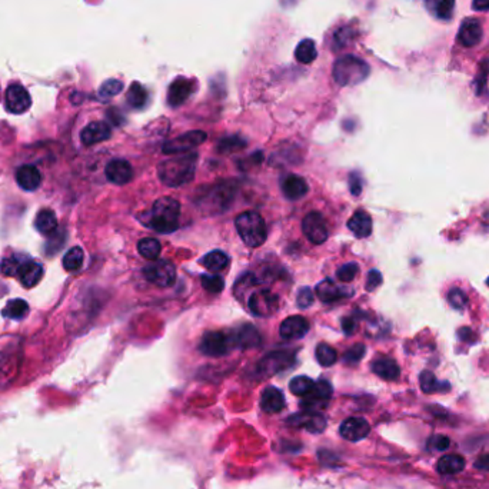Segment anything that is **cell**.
<instances>
[{"label": "cell", "mask_w": 489, "mask_h": 489, "mask_svg": "<svg viewBox=\"0 0 489 489\" xmlns=\"http://www.w3.org/2000/svg\"><path fill=\"white\" fill-rule=\"evenodd\" d=\"M197 153H184L160 162L157 175L160 182L169 188H180L189 184L195 176Z\"/></svg>", "instance_id": "6da1fadb"}, {"label": "cell", "mask_w": 489, "mask_h": 489, "mask_svg": "<svg viewBox=\"0 0 489 489\" xmlns=\"http://www.w3.org/2000/svg\"><path fill=\"white\" fill-rule=\"evenodd\" d=\"M180 204L173 197H160L153 204L151 228L159 233H172L179 228Z\"/></svg>", "instance_id": "7a4b0ae2"}, {"label": "cell", "mask_w": 489, "mask_h": 489, "mask_svg": "<svg viewBox=\"0 0 489 489\" xmlns=\"http://www.w3.org/2000/svg\"><path fill=\"white\" fill-rule=\"evenodd\" d=\"M235 226H237L242 242L250 248L262 246L268 238L263 217L253 210L238 215L237 221H235Z\"/></svg>", "instance_id": "3957f363"}, {"label": "cell", "mask_w": 489, "mask_h": 489, "mask_svg": "<svg viewBox=\"0 0 489 489\" xmlns=\"http://www.w3.org/2000/svg\"><path fill=\"white\" fill-rule=\"evenodd\" d=\"M369 66L352 54L339 58L334 65V79L340 86H354L369 76Z\"/></svg>", "instance_id": "277c9868"}, {"label": "cell", "mask_w": 489, "mask_h": 489, "mask_svg": "<svg viewBox=\"0 0 489 489\" xmlns=\"http://www.w3.org/2000/svg\"><path fill=\"white\" fill-rule=\"evenodd\" d=\"M233 347H235L233 334L213 331V332H206L202 336L201 343H199V351L206 356L219 358L229 354Z\"/></svg>", "instance_id": "5b68a950"}, {"label": "cell", "mask_w": 489, "mask_h": 489, "mask_svg": "<svg viewBox=\"0 0 489 489\" xmlns=\"http://www.w3.org/2000/svg\"><path fill=\"white\" fill-rule=\"evenodd\" d=\"M143 275L151 283L159 287H168L176 281V268L171 261L159 259L144 266Z\"/></svg>", "instance_id": "8992f818"}, {"label": "cell", "mask_w": 489, "mask_h": 489, "mask_svg": "<svg viewBox=\"0 0 489 489\" xmlns=\"http://www.w3.org/2000/svg\"><path fill=\"white\" fill-rule=\"evenodd\" d=\"M332 385L328 380H318L315 382L314 388L303 396V401L301 402V408L306 412H316L319 413L326 405L329 404L332 396Z\"/></svg>", "instance_id": "52a82bcc"}, {"label": "cell", "mask_w": 489, "mask_h": 489, "mask_svg": "<svg viewBox=\"0 0 489 489\" xmlns=\"http://www.w3.org/2000/svg\"><path fill=\"white\" fill-rule=\"evenodd\" d=\"M248 307L255 316L268 318L275 315L279 309V298L268 289H262V291H257L250 295Z\"/></svg>", "instance_id": "ba28073f"}, {"label": "cell", "mask_w": 489, "mask_h": 489, "mask_svg": "<svg viewBox=\"0 0 489 489\" xmlns=\"http://www.w3.org/2000/svg\"><path fill=\"white\" fill-rule=\"evenodd\" d=\"M302 230L307 241L314 245H322L328 241V228L319 212H311L303 217Z\"/></svg>", "instance_id": "9c48e42d"}, {"label": "cell", "mask_w": 489, "mask_h": 489, "mask_svg": "<svg viewBox=\"0 0 489 489\" xmlns=\"http://www.w3.org/2000/svg\"><path fill=\"white\" fill-rule=\"evenodd\" d=\"M206 140V133L202 131H192L189 133L180 135L176 139L163 144L162 151L166 155L175 153H188L192 149L197 148L199 144H202Z\"/></svg>", "instance_id": "30bf717a"}, {"label": "cell", "mask_w": 489, "mask_h": 489, "mask_svg": "<svg viewBox=\"0 0 489 489\" xmlns=\"http://www.w3.org/2000/svg\"><path fill=\"white\" fill-rule=\"evenodd\" d=\"M8 112L21 115L29 111L32 105V99L28 90L22 85H10L6 90V100H5Z\"/></svg>", "instance_id": "8fae6325"}, {"label": "cell", "mask_w": 489, "mask_h": 489, "mask_svg": "<svg viewBox=\"0 0 489 489\" xmlns=\"http://www.w3.org/2000/svg\"><path fill=\"white\" fill-rule=\"evenodd\" d=\"M339 432H340L343 439L351 441V442H358V441H362L368 437L369 432H371V425L367 420L354 416V418H348L342 422Z\"/></svg>", "instance_id": "7c38bea8"}, {"label": "cell", "mask_w": 489, "mask_h": 489, "mask_svg": "<svg viewBox=\"0 0 489 489\" xmlns=\"http://www.w3.org/2000/svg\"><path fill=\"white\" fill-rule=\"evenodd\" d=\"M482 41V25L477 17L464 19L458 33V42L465 47H474Z\"/></svg>", "instance_id": "4fadbf2b"}, {"label": "cell", "mask_w": 489, "mask_h": 489, "mask_svg": "<svg viewBox=\"0 0 489 489\" xmlns=\"http://www.w3.org/2000/svg\"><path fill=\"white\" fill-rule=\"evenodd\" d=\"M195 82L186 78H177L172 82L168 90V103L172 107H177L184 105L189 96L195 92Z\"/></svg>", "instance_id": "5bb4252c"}, {"label": "cell", "mask_w": 489, "mask_h": 489, "mask_svg": "<svg viewBox=\"0 0 489 489\" xmlns=\"http://www.w3.org/2000/svg\"><path fill=\"white\" fill-rule=\"evenodd\" d=\"M316 296L323 302V303H332L336 301H340L343 298L352 296V289L342 287L336 285L332 279H323L316 285Z\"/></svg>", "instance_id": "9a60e30c"}, {"label": "cell", "mask_w": 489, "mask_h": 489, "mask_svg": "<svg viewBox=\"0 0 489 489\" xmlns=\"http://www.w3.org/2000/svg\"><path fill=\"white\" fill-rule=\"evenodd\" d=\"M106 177L115 185H126L131 182L133 176V169L131 163L124 159H115L107 163L106 166Z\"/></svg>", "instance_id": "2e32d148"}, {"label": "cell", "mask_w": 489, "mask_h": 489, "mask_svg": "<svg viewBox=\"0 0 489 489\" xmlns=\"http://www.w3.org/2000/svg\"><path fill=\"white\" fill-rule=\"evenodd\" d=\"M287 422L292 426L305 428L314 433H320L326 428V420L320 413L316 412H299L296 415H292L291 418L287 420Z\"/></svg>", "instance_id": "e0dca14e"}, {"label": "cell", "mask_w": 489, "mask_h": 489, "mask_svg": "<svg viewBox=\"0 0 489 489\" xmlns=\"http://www.w3.org/2000/svg\"><path fill=\"white\" fill-rule=\"evenodd\" d=\"M279 332L283 339H301L309 332V322L301 315L289 316L281 323Z\"/></svg>", "instance_id": "ac0fdd59"}, {"label": "cell", "mask_w": 489, "mask_h": 489, "mask_svg": "<svg viewBox=\"0 0 489 489\" xmlns=\"http://www.w3.org/2000/svg\"><path fill=\"white\" fill-rule=\"evenodd\" d=\"M233 340H235V347H239L242 349H250V348H258L261 345L262 336L255 326L246 323L241 326L237 332H233Z\"/></svg>", "instance_id": "d6986e66"}, {"label": "cell", "mask_w": 489, "mask_h": 489, "mask_svg": "<svg viewBox=\"0 0 489 489\" xmlns=\"http://www.w3.org/2000/svg\"><path fill=\"white\" fill-rule=\"evenodd\" d=\"M111 133L112 132H111V128H109L107 123L92 122V123H89L86 128L82 131L80 139L86 144V146H90V144H96L99 142L109 139L111 138Z\"/></svg>", "instance_id": "ffe728a7"}, {"label": "cell", "mask_w": 489, "mask_h": 489, "mask_svg": "<svg viewBox=\"0 0 489 489\" xmlns=\"http://www.w3.org/2000/svg\"><path fill=\"white\" fill-rule=\"evenodd\" d=\"M282 192L291 201H298V199H302L309 192V186H307L306 180L302 176L289 175L282 182Z\"/></svg>", "instance_id": "44dd1931"}, {"label": "cell", "mask_w": 489, "mask_h": 489, "mask_svg": "<svg viewBox=\"0 0 489 489\" xmlns=\"http://www.w3.org/2000/svg\"><path fill=\"white\" fill-rule=\"evenodd\" d=\"M16 180H17V185H19L22 189L34 191L41 186L42 176L36 166L25 165V166L17 169Z\"/></svg>", "instance_id": "7402d4cb"}, {"label": "cell", "mask_w": 489, "mask_h": 489, "mask_svg": "<svg viewBox=\"0 0 489 489\" xmlns=\"http://www.w3.org/2000/svg\"><path fill=\"white\" fill-rule=\"evenodd\" d=\"M261 408L266 413H278L285 408L283 393L274 387H269L261 396Z\"/></svg>", "instance_id": "603a6c76"}, {"label": "cell", "mask_w": 489, "mask_h": 489, "mask_svg": "<svg viewBox=\"0 0 489 489\" xmlns=\"http://www.w3.org/2000/svg\"><path fill=\"white\" fill-rule=\"evenodd\" d=\"M348 228L356 238H359V239L368 238L369 235L372 233V219H371V216L364 210L355 212L352 215L351 219L348 221Z\"/></svg>", "instance_id": "cb8c5ba5"}, {"label": "cell", "mask_w": 489, "mask_h": 489, "mask_svg": "<svg viewBox=\"0 0 489 489\" xmlns=\"http://www.w3.org/2000/svg\"><path fill=\"white\" fill-rule=\"evenodd\" d=\"M372 371L379 378H382L385 380H396L401 375L400 367H398V364L392 358H388V356L375 359L372 362Z\"/></svg>", "instance_id": "d4e9b609"}, {"label": "cell", "mask_w": 489, "mask_h": 489, "mask_svg": "<svg viewBox=\"0 0 489 489\" xmlns=\"http://www.w3.org/2000/svg\"><path fill=\"white\" fill-rule=\"evenodd\" d=\"M428 12L439 21H450L455 10V0H425Z\"/></svg>", "instance_id": "484cf974"}, {"label": "cell", "mask_w": 489, "mask_h": 489, "mask_svg": "<svg viewBox=\"0 0 489 489\" xmlns=\"http://www.w3.org/2000/svg\"><path fill=\"white\" fill-rule=\"evenodd\" d=\"M43 276V268L41 263L34 261H28L23 262L21 270H19V278L23 286L26 287H33L41 282Z\"/></svg>", "instance_id": "4316f807"}, {"label": "cell", "mask_w": 489, "mask_h": 489, "mask_svg": "<svg viewBox=\"0 0 489 489\" xmlns=\"http://www.w3.org/2000/svg\"><path fill=\"white\" fill-rule=\"evenodd\" d=\"M292 356L291 354L286 352H274L268 355L263 360H262V371H265L266 373H275L278 371H282L285 368H287L291 365Z\"/></svg>", "instance_id": "83f0119b"}, {"label": "cell", "mask_w": 489, "mask_h": 489, "mask_svg": "<svg viewBox=\"0 0 489 489\" xmlns=\"http://www.w3.org/2000/svg\"><path fill=\"white\" fill-rule=\"evenodd\" d=\"M465 468V459L461 455H445L439 458L437 470L441 475H455Z\"/></svg>", "instance_id": "f1b7e54d"}, {"label": "cell", "mask_w": 489, "mask_h": 489, "mask_svg": "<svg viewBox=\"0 0 489 489\" xmlns=\"http://www.w3.org/2000/svg\"><path fill=\"white\" fill-rule=\"evenodd\" d=\"M230 259L222 250H212L201 259V263L210 272H221L228 268Z\"/></svg>", "instance_id": "f546056e"}, {"label": "cell", "mask_w": 489, "mask_h": 489, "mask_svg": "<svg viewBox=\"0 0 489 489\" xmlns=\"http://www.w3.org/2000/svg\"><path fill=\"white\" fill-rule=\"evenodd\" d=\"M34 226L36 229H38L41 233L43 235H50L53 233L54 230L58 229V219H56V215H54L52 210L49 209H43L38 213V216H36V221H34Z\"/></svg>", "instance_id": "4dcf8cb0"}, {"label": "cell", "mask_w": 489, "mask_h": 489, "mask_svg": "<svg viewBox=\"0 0 489 489\" xmlns=\"http://www.w3.org/2000/svg\"><path fill=\"white\" fill-rule=\"evenodd\" d=\"M316 56H318L316 45L311 39H303L302 42H299V45L295 49V58L299 63L311 65L316 59Z\"/></svg>", "instance_id": "1f68e13d"}, {"label": "cell", "mask_w": 489, "mask_h": 489, "mask_svg": "<svg viewBox=\"0 0 489 489\" xmlns=\"http://www.w3.org/2000/svg\"><path fill=\"white\" fill-rule=\"evenodd\" d=\"M138 250L143 258L149 261H156L162 252L160 242L153 238H143L138 242Z\"/></svg>", "instance_id": "d6a6232c"}, {"label": "cell", "mask_w": 489, "mask_h": 489, "mask_svg": "<svg viewBox=\"0 0 489 489\" xmlns=\"http://www.w3.org/2000/svg\"><path fill=\"white\" fill-rule=\"evenodd\" d=\"M83 259H85V253H83L82 248H79V246L72 248L63 257V268L69 272H76L82 268Z\"/></svg>", "instance_id": "836d02e7"}, {"label": "cell", "mask_w": 489, "mask_h": 489, "mask_svg": "<svg viewBox=\"0 0 489 489\" xmlns=\"http://www.w3.org/2000/svg\"><path fill=\"white\" fill-rule=\"evenodd\" d=\"M29 312V305L23 299L9 301L3 309V316L10 319H22Z\"/></svg>", "instance_id": "e575fe53"}, {"label": "cell", "mask_w": 489, "mask_h": 489, "mask_svg": "<svg viewBox=\"0 0 489 489\" xmlns=\"http://www.w3.org/2000/svg\"><path fill=\"white\" fill-rule=\"evenodd\" d=\"M315 355L322 367H332L338 360V352L331 345H328V343H319L316 347Z\"/></svg>", "instance_id": "d590c367"}, {"label": "cell", "mask_w": 489, "mask_h": 489, "mask_svg": "<svg viewBox=\"0 0 489 489\" xmlns=\"http://www.w3.org/2000/svg\"><path fill=\"white\" fill-rule=\"evenodd\" d=\"M421 389L425 393H435V392H444L445 389H449V387L439 382L433 373L425 371L421 375Z\"/></svg>", "instance_id": "8d00e7d4"}, {"label": "cell", "mask_w": 489, "mask_h": 489, "mask_svg": "<svg viewBox=\"0 0 489 489\" xmlns=\"http://www.w3.org/2000/svg\"><path fill=\"white\" fill-rule=\"evenodd\" d=\"M128 102L132 107L140 109L148 102V92L146 89L142 87L139 83H133L131 90L128 92Z\"/></svg>", "instance_id": "74e56055"}, {"label": "cell", "mask_w": 489, "mask_h": 489, "mask_svg": "<svg viewBox=\"0 0 489 489\" xmlns=\"http://www.w3.org/2000/svg\"><path fill=\"white\" fill-rule=\"evenodd\" d=\"M315 382L307 376H296L291 380V384H289V389L294 395L298 396H305L306 393H309V391L314 388Z\"/></svg>", "instance_id": "f35d334b"}, {"label": "cell", "mask_w": 489, "mask_h": 489, "mask_svg": "<svg viewBox=\"0 0 489 489\" xmlns=\"http://www.w3.org/2000/svg\"><path fill=\"white\" fill-rule=\"evenodd\" d=\"M201 282H202V286L210 294H219V292L224 291V287H225V281L219 275H206V274H204L201 276Z\"/></svg>", "instance_id": "ab89813d"}, {"label": "cell", "mask_w": 489, "mask_h": 489, "mask_svg": "<svg viewBox=\"0 0 489 489\" xmlns=\"http://www.w3.org/2000/svg\"><path fill=\"white\" fill-rule=\"evenodd\" d=\"M23 262L16 258V257H8L0 263V270H2V274L6 276H16L19 275V270L22 268Z\"/></svg>", "instance_id": "60d3db41"}, {"label": "cell", "mask_w": 489, "mask_h": 489, "mask_svg": "<svg viewBox=\"0 0 489 489\" xmlns=\"http://www.w3.org/2000/svg\"><path fill=\"white\" fill-rule=\"evenodd\" d=\"M123 89V83L120 80H116V79H111V80H107L105 82L100 89H99V96L102 99H111L113 96H116L120 90Z\"/></svg>", "instance_id": "b9f144b4"}, {"label": "cell", "mask_w": 489, "mask_h": 489, "mask_svg": "<svg viewBox=\"0 0 489 489\" xmlns=\"http://www.w3.org/2000/svg\"><path fill=\"white\" fill-rule=\"evenodd\" d=\"M359 274V266L355 262H349L342 265L338 272H336V278L342 282H351L355 279V276Z\"/></svg>", "instance_id": "7bdbcfd3"}, {"label": "cell", "mask_w": 489, "mask_h": 489, "mask_svg": "<svg viewBox=\"0 0 489 489\" xmlns=\"http://www.w3.org/2000/svg\"><path fill=\"white\" fill-rule=\"evenodd\" d=\"M365 352H367L365 345H362V343H356V345H354L345 354H343V360H345L349 365H355L362 358L365 356Z\"/></svg>", "instance_id": "ee69618b"}, {"label": "cell", "mask_w": 489, "mask_h": 489, "mask_svg": "<svg viewBox=\"0 0 489 489\" xmlns=\"http://www.w3.org/2000/svg\"><path fill=\"white\" fill-rule=\"evenodd\" d=\"M243 146H246V142L238 136H230V138H226L219 142V151H222V152L238 151V149H242Z\"/></svg>", "instance_id": "f6af8a7d"}, {"label": "cell", "mask_w": 489, "mask_h": 489, "mask_svg": "<svg viewBox=\"0 0 489 489\" xmlns=\"http://www.w3.org/2000/svg\"><path fill=\"white\" fill-rule=\"evenodd\" d=\"M314 292L311 291V287H301L299 289V292L296 295V302H298V306L302 307V309H306V307H309L312 303H314Z\"/></svg>", "instance_id": "bcb514c9"}, {"label": "cell", "mask_w": 489, "mask_h": 489, "mask_svg": "<svg viewBox=\"0 0 489 489\" xmlns=\"http://www.w3.org/2000/svg\"><path fill=\"white\" fill-rule=\"evenodd\" d=\"M450 445V441L445 435H433L428 441V448L431 450H445Z\"/></svg>", "instance_id": "7dc6e473"}, {"label": "cell", "mask_w": 489, "mask_h": 489, "mask_svg": "<svg viewBox=\"0 0 489 489\" xmlns=\"http://www.w3.org/2000/svg\"><path fill=\"white\" fill-rule=\"evenodd\" d=\"M448 299L449 303L454 307H457V309H464L466 305V296L459 291V289H452L448 295Z\"/></svg>", "instance_id": "c3c4849f"}, {"label": "cell", "mask_w": 489, "mask_h": 489, "mask_svg": "<svg viewBox=\"0 0 489 489\" xmlns=\"http://www.w3.org/2000/svg\"><path fill=\"white\" fill-rule=\"evenodd\" d=\"M382 283V275H380V272L376 269H372L368 274V279H367V291L372 292L375 289Z\"/></svg>", "instance_id": "681fc988"}, {"label": "cell", "mask_w": 489, "mask_h": 489, "mask_svg": "<svg viewBox=\"0 0 489 489\" xmlns=\"http://www.w3.org/2000/svg\"><path fill=\"white\" fill-rule=\"evenodd\" d=\"M349 188H351V193L354 196L360 195V192H362V180H360L359 175L351 173V176H349Z\"/></svg>", "instance_id": "f907efd6"}, {"label": "cell", "mask_w": 489, "mask_h": 489, "mask_svg": "<svg viewBox=\"0 0 489 489\" xmlns=\"http://www.w3.org/2000/svg\"><path fill=\"white\" fill-rule=\"evenodd\" d=\"M342 329H343V332H345L347 335L354 334L355 329H356L355 320H354L352 318H343V319H342Z\"/></svg>", "instance_id": "816d5d0a"}, {"label": "cell", "mask_w": 489, "mask_h": 489, "mask_svg": "<svg viewBox=\"0 0 489 489\" xmlns=\"http://www.w3.org/2000/svg\"><path fill=\"white\" fill-rule=\"evenodd\" d=\"M475 468L479 470H485V472H489V454H483L482 457H479L475 461Z\"/></svg>", "instance_id": "f5cc1de1"}, {"label": "cell", "mask_w": 489, "mask_h": 489, "mask_svg": "<svg viewBox=\"0 0 489 489\" xmlns=\"http://www.w3.org/2000/svg\"><path fill=\"white\" fill-rule=\"evenodd\" d=\"M472 9L477 12H488L489 0H472Z\"/></svg>", "instance_id": "db71d44e"}, {"label": "cell", "mask_w": 489, "mask_h": 489, "mask_svg": "<svg viewBox=\"0 0 489 489\" xmlns=\"http://www.w3.org/2000/svg\"><path fill=\"white\" fill-rule=\"evenodd\" d=\"M488 286H489V279H488Z\"/></svg>", "instance_id": "11a10c76"}]
</instances>
